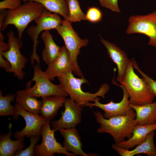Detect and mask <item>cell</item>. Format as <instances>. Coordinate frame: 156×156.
<instances>
[{
	"instance_id": "8",
	"label": "cell",
	"mask_w": 156,
	"mask_h": 156,
	"mask_svg": "<svg viewBox=\"0 0 156 156\" xmlns=\"http://www.w3.org/2000/svg\"><path fill=\"white\" fill-rule=\"evenodd\" d=\"M7 37L9 49L5 51L0 50V55L10 64L9 73H13L19 80H23L25 75L23 69L25 68L28 59L20 51V49L23 46V42L15 36L12 30L7 33Z\"/></svg>"
},
{
	"instance_id": "4",
	"label": "cell",
	"mask_w": 156,
	"mask_h": 156,
	"mask_svg": "<svg viewBox=\"0 0 156 156\" xmlns=\"http://www.w3.org/2000/svg\"><path fill=\"white\" fill-rule=\"evenodd\" d=\"M121 84L125 87L132 105L139 106L152 103L155 97L144 79L139 77L135 72L132 59L130 60Z\"/></svg>"
},
{
	"instance_id": "2",
	"label": "cell",
	"mask_w": 156,
	"mask_h": 156,
	"mask_svg": "<svg viewBox=\"0 0 156 156\" xmlns=\"http://www.w3.org/2000/svg\"><path fill=\"white\" fill-rule=\"evenodd\" d=\"M40 3L33 1L24 2L14 10L5 11L0 31L3 30L10 25L16 28L18 38L21 39L23 32L28 25L39 17L46 10Z\"/></svg>"
},
{
	"instance_id": "16",
	"label": "cell",
	"mask_w": 156,
	"mask_h": 156,
	"mask_svg": "<svg viewBox=\"0 0 156 156\" xmlns=\"http://www.w3.org/2000/svg\"><path fill=\"white\" fill-rule=\"evenodd\" d=\"M63 137L64 141L63 146L68 152H71L75 156H90L84 152L82 149L83 144L79 133L76 129H62L59 130Z\"/></svg>"
},
{
	"instance_id": "26",
	"label": "cell",
	"mask_w": 156,
	"mask_h": 156,
	"mask_svg": "<svg viewBox=\"0 0 156 156\" xmlns=\"http://www.w3.org/2000/svg\"><path fill=\"white\" fill-rule=\"evenodd\" d=\"M69 14L68 21L71 23L86 20L85 14L81 10L78 0H67Z\"/></svg>"
},
{
	"instance_id": "13",
	"label": "cell",
	"mask_w": 156,
	"mask_h": 156,
	"mask_svg": "<svg viewBox=\"0 0 156 156\" xmlns=\"http://www.w3.org/2000/svg\"><path fill=\"white\" fill-rule=\"evenodd\" d=\"M64 110L60 118L51 121L53 129L56 131L62 129L75 128L81 121L82 107L71 99L66 98Z\"/></svg>"
},
{
	"instance_id": "11",
	"label": "cell",
	"mask_w": 156,
	"mask_h": 156,
	"mask_svg": "<svg viewBox=\"0 0 156 156\" xmlns=\"http://www.w3.org/2000/svg\"><path fill=\"white\" fill-rule=\"evenodd\" d=\"M112 81L113 84L120 87L122 90L123 96L121 101L114 103L111 100L108 103L103 104L99 102L100 98L98 97L95 99L94 103L90 102L86 106L91 108L96 107L102 109L104 112L103 116L106 119L124 115L132 108L129 100V95L125 87L122 84H118L114 79Z\"/></svg>"
},
{
	"instance_id": "3",
	"label": "cell",
	"mask_w": 156,
	"mask_h": 156,
	"mask_svg": "<svg viewBox=\"0 0 156 156\" xmlns=\"http://www.w3.org/2000/svg\"><path fill=\"white\" fill-rule=\"evenodd\" d=\"M72 73L70 71L57 78L60 86L67 93L70 99L82 107H86L90 102H94L98 96L104 98L109 90L108 85L104 83L94 93L84 92L81 89V85L83 83H88V81L84 77H75Z\"/></svg>"
},
{
	"instance_id": "27",
	"label": "cell",
	"mask_w": 156,
	"mask_h": 156,
	"mask_svg": "<svg viewBox=\"0 0 156 156\" xmlns=\"http://www.w3.org/2000/svg\"><path fill=\"white\" fill-rule=\"evenodd\" d=\"M40 135H32L30 136L29 141V146L25 149L18 150L14 154L15 156H33L35 155L34 148L36 144L40 139Z\"/></svg>"
},
{
	"instance_id": "1",
	"label": "cell",
	"mask_w": 156,
	"mask_h": 156,
	"mask_svg": "<svg viewBox=\"0 0 156 156\" xmlns=\"http://www.w3.org/2000/svg\"><path fill=\"white\" fill-rule=\"evenodd\" d=\"M97 122L100 124L97 131L99 133H107L113 138L115 144L130 138L134 126L137 125L136 114L132 108L125 115L105 118L103 115L98 111H93Z\"/></svg>"
},
{
	"instance_id": "30",
	"label": "cell",
	"mask_w": 156,
	"mask_h": 156,
	"mask_svg": "<svg viewBox=\"0 0 156 156\" xmlns=\"http://www.w3.org/2000/svg\"><path fill=\"white\" fill-rule=\"evenodd\" d=\"M101 5L116 13H120L118 5V0H98Z\"/></svg>"
},
{
	"instance_id": "19",
	"label": "cell",
	"mask_w": 156,
	"mask_h": 156,
	"mask_svg": "<svg viewBox=\"0 0 156 156\" xmlns=\"http://www.w3.org/2000/svg\"><path fill=\"white\" fill-rule=\"evenodd\" d=\"M12 125L10 123L9 130L7 134H1L0 136V156H12L18 150L23 149L25 147L24 142V137L15 140L11 139L12 133Z\"/></svg>"
},
{
	"instance_id": "9",
	"label": "cell",
	"mask_w": 156,
	"mask_h": 156,
	"mask_svg": "<svg viewBox=\"0 0 156 156\" xmlns=\"http://www.w3.org/2000/svg\"><path fill=\"white\" fill-rule=\"evenodd\" d=\"M126 33H138L149 38L148 44L156 48V10L144 15H131L128 19Z\"/></svg>"
},
{
	"instance_id": "25",
	"label": "cell",
	"mask_w": 156,
	"mask_h": 156,
	"mask_svg": "<svg viewBox=\"0 0 156 156\" xmlns=\"http://www.w3.org/2000/svg\"><path fill=\"white\" fill-rule=\"evenodd\" d=\"M16 97L14 94H7L2 95V92L0 91V116H12L13 118L17 119L18 115L15 113L14 106L11 105V102H13Z\"/></svg>"
},
{
	"instance_id": "32",
	"label": "cell",
	"mask_w": 156,
	"mask_h": 156,
	"mask_svg": "<svg viewBox=\"0 0 156 156\" xmlns=\"http://www.w3.org/2000/svg\"><path fill=\"white\" fill-rule=\"evenodd\" d=\"M1 0V1H2V0Z\"/></svg>"
},
{
	"instance_id": "21",
	"label": "cell",
	"mask_w": 156,
	"mask_h": 156,
	"mask_svg": "<svg viewBox=\"0 0 156 156\" xmlns=\"http://www.w3.org/2000/svg\"><path fill=\"white\" fill-rule=\"evenodd\" d=\"M66 97L49 96L42 97V104L40 113L47 120L53 119L58 110L64 105Z\"/></svg>"
},
{
	"instance_id": "14",
	"label": "cell",
	"mask_w": 156,
	"mask_h": 156,
	"mask_svg": "<svg viewBox=\"0 0 156 156\" xmlns=\"http://www.w3.org/2000/svg\"><path fill=\"white\" fill-rule=\"evenodd\" d=\"M99 35L100 41L106 48L109 57L117 66L118 72L116 80L121 84L124 79L130 59L128 58L125 52L120 48L114 44L105 40Z\"/></svg>"
},
{
	"instance_id": "17",
	"label": "cell",
	"mask_w": 156,
	"mask_h": 156,
	"mask_svg": "<svg viewBox=\"0 0 156 156\" xmlns=\"http://www.w3.org/2000/svg\"><path fill=\"white\" fill-rule=\"evenodd\" d=\"M154 135L155 131L151 132L143 142L131 150L124 149L115 144L112 145V147L121 156H133L141 153L156 156V148L153 141Z\"/></svg>"
},
{
	"instance_id": "28",
	"label": "cell",
	"mask_w": 156,
	"mask_h": 156,
	"mask_svg": "<svg viewBox=\"0 0 156 156\" xmlns=\"http://www.w3.org/2000/svg\"><path fill=\"white\" fill-rule=\"evenodd\" d=\"M86 20L92 23L101 21L102 18L103 14L101 10L95 7H89L86 14Z\"/></svg>"
},
{
	"instance_id": "24",
	"label": "cell",
	"mask_w": 156,
	"mask_h": 156,
	"mask_svg": "<svg viewBox=\"0 0 156 156\" xmlns=\"http://www.w3.org/2000/svg\"><path fill=\"white\" fill-rule=\"evenodd\" d=\"M16 103L26 111L35 114H39L42 104V100L23 93L21 90L16 92Z\"/></svg>"
},
{
	"instance_id": "18",
	"label": "cell",
	"mask_w": 156,
	"mask_h": 156,
	"mask_svg": "<svg viewBox=\"0 0 156 156\" xmlns=\"http://www.w3.org/2000/svg\"><path fill=\"white\" fill-rule=\"evenodd\" d=\"M156 130V123L148 125H136L131 136L126 140L115 144L124 149L129 150L143 142L151 132Z\"/></svg>"
},
{
	"instance_id": "23",
	"label": "cell",
	"mask_w": 156,
	"mask_h": 156,
	"mask_svg": "<svg viewBox=\"0 0 156 156\" xmlns=\"http://www.w3.org/2000/svg\"><path fill=\"white\" fill-rule=\"evenodd\" d=\"M23 2L33 1L41 4L47 10L62 16L68 21L69 10L67 0H21Z\"/></svg>"
},
{
	"instance_id": "22",
	"label": "cell",
	"mask_w": 156,
	"mask_h": 156,
	"mask_svg": "<svg viewBox=\"0 0 156 156\" xmlns=\"http://www.w3.org/2000/svg\"><path fill=\"white\" fill-rule=\"evenodd\" d=\"M44 47L42 51V60L48 65L53 61L59 55L61 47L58 46L53 39V36L49 30L44 31L41 36Z\"/></svg>"
},
{
	"instance_id": "6",
	"label": "cell",
	"mask_w": 156,
	"mask_h": 156,
	"mask_svg": "<svg viewBox=\"0 0 156 156\" xmlns=\"http://www.w3.org/2000/svg\"><path fill=\"white\" fill-rule=\"evenodd\" d=\"M72 23L63 20L62 24L56 29L63 39L73 68L74 75L84 77L77 62V57L80 53V49L88 45L87 38H81L71 25Z\"/></svg>"
},
{
	"instance_id": "15",
	"label": "cell",
	"mask_w": 156,
	"mask_h": 156,
	"mask_svg": "<svg viewBox=\"0 0 156 156\" xmlns=\"http://www.w3.org/2000/svg\"><path fill=\"white\" fill-rule=\"evenodd\" d=\"M70 71L73 72L69 55L65 46L61 47L57 57L48 65L44 71L47 77L51 81H54L56 77H60Z\"/></svg>"
},
{
	"instance_id": "12",
	"label": "cell",
	"mask_w": 156,
	"mask_h": 156,
	"mask_svg": "<svg viewBox=\"0 0 156 156\" xmlns=\"http://www.w3.org/2000/svg\"><path fill=\"white\" fill-rule=\"evenodd\" d=\"M14 107L16 113L23 117L26 124L22 130L15 132L14 137L17 139L24 136L29 137L32 135H40L42 127L46 123V119L41 115L26 111L16 103Z\"/></svg>"
},
{
	"instance_id": "20",
	"label": "cell",
	"mask_w": 156,
	"mask_h": 156,
	"mask_svg": "<svg viewBox=\"0 0 156 156\" xmlns=\"http://www.w3.org/2000/svg\"><path fill=\"white\" fill-rule=\"evenodd\" d=\"M131 106L135 113L137 125H148L156 123V100L141 105L131 104Z\"/></svg>"
},
{
	"instance_id": "5",
	"label": "cell",
	"mask_w": 156,
	"mask_h": 156,
	"mask_svg": "<svg viewBox=\"0 0 156 156\" xmlns=\"http://www.w3.org/2000/svg\"><path fill=\"white\" fill-rule=\"evenodd\" d=\"M21 91L28 96L36 98L49 96L66 97L68 96L59 85H55L51 82L38 64L34 66L33 76L26 83V88Z\"/></svg>"
},
{
	"instance_id": "10",
	"label": "cell",
	"mask_w": 156,
	"mask_h": 156,
	"mask_svg": "<svg viewBox=\"0 0 156 156\" xmlns=\"http://www.w3.org/2000/svg\"><path fill=\"white\" fill-rule=\"evenodd\" d=\"M50 121L47 120L42 127L41 132L42 142L40 144L36 145L35 155L38 156H53L55 153H57L63 154L67 156H75L72 153L67 151L57 141L54 134L56 131L51 129Z\"/></svg>"
},
{
	"instance_id": "29",
	"label": "cell",
	"mask_w": 156,
	"mask_h": 156,
	"mask_svg": "<svg viewBox=\"0 0 156 156\" xmlns=\"http://www.w3.org/2000/svg\"><path fill=\"white\" fill-rule=\"evenodd\" d=\"M133 65L134 68L142 76L147 83L152 92L156 97V81L154 80L145 74L139 68L134 58H132Z\"/></svg>"
},
{
	"instance_id": "31",
	"label": "cell",
	"mask_w": 156,
	"mask_h": 156,
	"mask_svg": "<svg viewBox=\"0 0 156 156\" xmlns=\"http://www.w3.org/2000/svg\"><path fill=\"white\" fill-rule=\"evenodd\" d=\"M21 0H3L0 2V9L14 10L18 7L21 4Z\"/></svg>"
},
{
	"instance_id": "7",
	"label": "cell",
	"mask_w": 156,
	"mask_h": 156,
	"mask_svg": "<svg viewBox=\"0 0 156 156\" xmlns=\"http://www.w3.org/2000/svg\"><path fill=\"white\" fill-rule=\"evenodd\" d=\"M35 26L31 25L28 28L27 34L33 43V52L30 57L31 63L34 65L36 60L40 65V57L36 53L37 46L38 43L37 39L42 31L52 29H56L63 23V20L60 18L58 14L52 13L46 9L38 18L35 19Z\"/></svg>"
}]
</instances>
